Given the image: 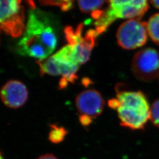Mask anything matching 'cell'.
<instances>
[{
  "instance_id": "17",
  "label": "cell",
  "mask_w": 159,
  "mask_h": 159,
  "mask_svg": "<svg viewBox=\"0 0 159 159\" xmlns=\"http://www.w3.org/2000/svg\"><path fill=\"white\" fill-rule=\"evenodd\" d=\"M152 4L156 8L159 9V0H150Z\"/></svg>"
},
{
  "instance_id": "4",
  "label": "cell",
  "mask_w": 159,
  "mask_h": 159,
  "mask_svg": "<svg viewBox=\"0 0 159 159\" xmlns=\"http://www.w3.org/2000/svg\"><path fill=\"white\" fill-rule=\"evenodd\" d=\"M108 8L100 10L94 18L95 29L98 34L105 32L118 18L138 19L143 16L148 8V0H106Z\"/></svg>"
},
{
  "instance_id": "6",
  "label": "cell",
  "mask_w": 159,
  "mask_h": 159,
  "mask_svg": "<svg viewBox=\"0 0 159 159\" xmlns=\"http://www.w3.org/2000/svg\"><path fill=\"white\" fill-rule=\"evenodd\" d=\"M84 25L81 23L75 29L70 26L64 29L66 39L68 44L74 48L80 65L87 62L90 58L97 38L99 35L95 29H89L83 34Z\"/></svg>"
},
{
  "instance_id": "16",
  "label": "cell",
  "mask_w": 159,
  "mask_h": 159,
  "mask_svg": "<svg viewBox=\"0 0 159 159\" xmlns=\"http://www.w3.org/2000/svg\"><path fill=\"white\" fill-rule=\"evenodd\" d=\"M37 159H58L57 157L52 154H46L42 155Z\"/></svg>"
},
{
  "instance_id": "15",
  "label": "cell",
  "mask_w": 159,
  "mask_h": 159,
  "mask_svg": "<svg viewBox=\"0 0 159 159\" xmlns=\"http://www.w3.org/2000/svg\"><path fill=\"white\" fill-rule=\"evenodd\" d=\"M154 125L159 129V98L154 102L150 109V119Z\"/></svg>"
},
{
  "instance_id": "13",
  "label": "cell",
  "mask_w": 159,
  "mask_h": 159,
  "mask_svg": "<svg viewBox=\"0 0 159 159\" xmlns=\"http://www.w3.org/2000/svg\"><path fill=\"white\" fill-rule=\"evenodd\" d=\"M106 0H78L80 10L85 13L93 12L100 10Z\"/></svg>"
},
{
  "instance_id": "10",
  "label": "cell",
  "mask_w": 159,
  "mask_h": 159,
  "mask_svg": "<svg viewBox=\"0 0 159 159\" xmlns=\"http://www.w3.org/2000/svg\"><path fill=\"white\" fill-rule=\"evenodd\" d=\"M0 97L7 107L16 109L22 107L27 101L29 91L21 81L12 80L2 86L0 91Z\"/></svg>"
},
{
  "instance_id": "1",
  "label": "cell",
  "mask_w": 159,
  "mask_h": 159,
  "mask_svg": "<svg viewBox=\"0 0 159 159\" xmlns=\"http://www.w3.org/2000/svg\"><path fill=\"white\" fill-rule=\"evenodd\" d=\"M17 52L43 61L50 57L57 44V32L53 21L44 12L31 8Z\"/></svg>"
},
{
  "instance_id": "7",
  "label": "cell",
  "mask_w": 159,
  "mask_h": 159,
  "mask_svg": "<svg viewBox=\"0 0 159 159\" xmlns=\"http://www.w3.org/2000/svg\"><path fill=\"white\" fill-rule=\"evenodd\" d=\"M105 102L102 94L96 90L82 91L75 98V106L79 114V121L84 127H88L102 113Z\"/></svg>"
},
{
  "instance_id": "18",
  "label": "cell",
  "mask_w": 159,
  "mask_h": 159,
  "mask_svg": "<svg viewBox=\"0 0 159 159\" xmlns=\"http://www.w3.org/2000/svg\"><path fill=\"white\" fill-rule=\"evenodd\" d=\"M0 159H4V158H3V156H2V154L1 153V152H0Z\"/></svg>"
},
{
  "instance_id": "9",
  "label": "cell",
  "mask_w": 159,
  "mask_h": 159,
  "mask_svg": "<svg viewBox=\"0 0 159 159\" xmlns=\"http://www.w3.org/2000/svg\"><path fill=\"white\" fill-rule=\"evenodd\" d=\"M132 71L137 79L150 81L159 75V53L153 48H148L139 51L134 56Z\"/></svg>"
},
{
  "instance_id": "14",
  "label": "cell",
  "mask_w": 159,
  "mask_h": 159,
  "mask_svg": "<svg viewBox=\"0 0 159 159\" xmlns=\"http://www.w3.org/2000/svg\"><path fill=\"white\" fill-rule=\"evenodd\" d=\"M73 0H41V2L46 5L60 7L63 11H68L73 6Z\"/></svg>"
},
{
  "instance_id": "12",
  "label": "cell",
  "mask_w": 159,
  "mask_h": 159,
  "mask_svg": "<svg viewBox=\"0 0 159 159\" xmlns=\"http://www.w3.org/2000/svg\"><path fill=\"white\" fill-rule=\"evenodd\" d=\"M147 29L151 39L159 45V13L150 18L147 23Z\"/></svg>"
},
{
  "instance_id": "2",
  "label": "cell",
  "mask_w": 159,
  "mask_h": 159,
  "mask_svg": "<svg viewBox=\"0 0 159 159\" xmlns=\"http://www.w3.org/2000/svg\"><path fill=\"white\" fill-rule=\"evenodd\" d=\"M116 97L109 100L110 108L117 111L120 123L131 130L144 129L150 119V109L146 96L141 91L116 90Z\"/></svg>"
},
{
  "instance_id": "8",
  "label": "cell",
  "mask_w": 159,
  "mask_h": 159,
  "mask_svg": "<svg viewBox=\"0 0 159 159\" xmlns=\"http://www.w3.org/2000/svg\"><path fill=\"white\" fill-rule=\"evenodd\" d=\"M147 23L130 19L122 23L117 32V43L121 48L133 50L144 46L148 40Z\"/></svg>"
},
{
  "instance_id": "5",
  "label": "cell",
  "mask_w": 159,
  "mask_h": 159,
  "mask_svg": "<svg viewBox=\"0 0 159 159\" xmlns=\"http://www.w3.org/2000/svg\"><path fill=\"white\" fill-rule=\"evenodd\" d=\"M33 0H0V29L12 37L22 35L25 28L23 2Z\"/></svg>"
},
{
  "instance_id": "11",
  "label": "cell",
  "mask_w": 159,
  "mask_h": 159,
  "mask_svg": "<svg viewBox=\"0 0 159 159\" xmlns=\"http://www.w3.org/2000/svg\"><path fill=\"white\" fill-rule=\"evenodd\" d=\"M50 130L48 134V140L54 144H58L64 141L68 134V131L63 126L57 125H51Z\"/></svg>"
},
{
  "instance_id": "3",
  "label": "cell",
  "mask_w": 159,
  "mask_h": 159,
  "mask_svg": "<svg viewBox=\"0 0 159 159\" xmlns=\"http://www.w3.org/2000/svg\"><path fill=\"white\" fill-rule=\"evenodd\" d=\"M37 62L40 67L41 75L48 74L61 77L59 83L61 89L66 87L70 83H73L77 79V73L80 64L74 48L70 44L64 46L51 57Z\"/></svg>"
}]
</instances>
